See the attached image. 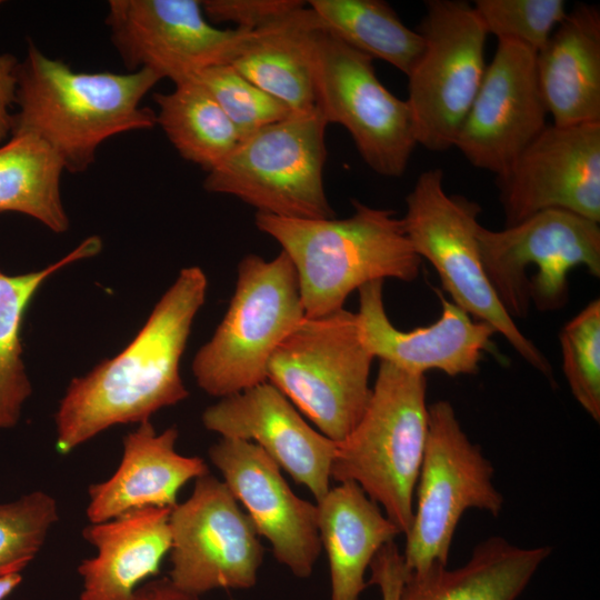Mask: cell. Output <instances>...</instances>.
Masks as SVG:
<instances>
[{
  "label": "cell",
  "instance_id": "obj_30",
  "mask_svg": "<svg viewBox=\"0 0 600 600\" xmlns=\"http://www.w3.org/2000/svg\"><path fill=\"white\" fill-rule=\"evenodd\" d=\"M562 369L582 409L600 421V300L594 299L559 334Z\"/></svg>",
  "mask_w": 600,
  "mask_h": 600
},
{
  "label": "cell",
  "instance_id": "obj_11",
  "mask_svg": "<svg viewBox=\"0 0 600 600\" xmlns=\"http://www.w3.org/2000/svg\"><path fill=\"white\" fill-rule=\"evenodd\" d=\"M423 51L408 76L417 143L431 151L454 147L482 82L488 32L472 4L428 0L417 30Z\"/></svg>",
  "mask_w": 600,
  "mask_h": 600
},
{
  "label": "cell",
  "instance_id": "obj_27",
  "mask_svg": "<svg viewBox=\"0 0 600 600\" xmlns=\"http://www.w3.org/2000/svg\"><path fill=\"white\" fill-rule=\"evenodd\" d=\"M59 156L31 133H12L0 147V212L29 216L56 233L69 229L61 199Z\"/></svg>",
  "mask_w": 600,
  "mask_h": 600
},
{
  "label": "cell",
  "instance_id": "obj_22",
  "mask_svg": "<svg viewBox=\"0 0 600 600\" xmlns=\"http://www.w3.org/2000/svg\"><path fill=\"white\" fill-rule=\"evenodd\" d=\"M536 71L554 126L600 122V11L576 4L536 54Z\"/></svg>",
  "mask_w": 600,
  "mask_h": 600
},
{
  "label": "cell",
  "instance_id": "obj_19",
  "mask_svg": "<svg viewBox=\"0 0 600 600\" xmlns=\"http://www.w3.org/2000/svg\"><path fill=\"white\" fill-rule=\"evenodd\" d=\"M383 282L372 281L358 289L359 337L373 358L417 374L430 370L450 377L478 373L483 354L493 348L491 338L497 331L490 324L440 296L442 309L436 322L399 330L384 309Z\"/></svg>",
  "mask_w": 600,
  "mask_h": 600
},
{
  "label": "cell",
  "instance_id": "obj_18",
  "mask_svg": "<svg viewBox=\"0 0 600 600\" xmlns=\"http://www.w3.org/2000/svg\"><path fill=\"white\" fill-rule=\"evenodd\" d=\"M221 438L251 441L321 500L330 489L337 442L313 429L269 381L221 398L202 413Z\"/></svg>",
  "mask_w": 600,
  "mask_h": 600
},
{
  "label": "cell",
  "instance_id": "obj_17",
  "mask_svg": "<svg viewBox=\"0 0 600 600\" xmlns=\"http://www.w3.org/2000/svg\"><path fill=\"white\" fill-rule=\"evenodd\" d=\"M209 458L277 561L296 577L309 578L322 549L317 504L299 498L279 466L251 441L221 438Z\"/></svg>",
  "mask_w": 600,
  "mask_h": 600
},
{
  "label": "cell",
  "instance_id": "obj_16",
  "mask_svg": "<svg viewBox=\"0 0 600 600\" xmlns=\"http://www.w3.org/2000/svg\"><path fill=\"white\" fill-rule=\"evenodd\" d=\"M536 52L499 40L454 147L476 168L503 173L548 126Z\"/></svg>",
  "mask_w": 600,
  "mask_h": 600
},
{
  "label": "cell",
  "instance_id": "obj_20",
  "mask_svg": "<svg viewBox=\"0 0 600 600\" xmlns=\"http://www.w3.org/2000/svg\"><path fill=\"white\" fill-rule=\"evenodd\" d=\"M178 436L176 427L158 433L150 421L127 433L116 472L89 488L90 523L149 507L173 508L179 490L188 481L209 473L203 459L178 453Z\"/></svg>",
  "mask_w": 600,
  "mask_h": 600
},
{
  "label": "cell",
  "instance_id": "obj_12",
  "mask_svg": "<svg viewBox=\"0 0 600 600\" xmlns=\"http://www.w3.org/2000/svg\"><path fill=\"white\" fill-rule=\"evenodd\" d=\"M373 59L322 27L312 54L316 108L350 133L366 164L384 177L404 173L417 139L410 108L378 79Z\"/></svg>",
  "mask_w": 600,
  "mask_h": 600
},
{
  "label": "cell",
  "instance_id": "obj_31",
  "mask_svg": "<svg viewBox=\"0 0 600 600\" xmlns=\"http://www.w3.org/2000/svg\"><path fill=\"white\" fill-rule=\"evenodd\" d=\"M58 519L56 499L43 491L0 503V576L21 572L39 553Z\"/></svg>",
  "mask_w": 600,
  "mask_h": 600
},
{
  "label": "cell",
  "instance_id": "obj_4",
  "mask_svg": "<svg viewBox=\"0 0 600 600\" xmlns=\"http://www.w3.org/2000/svg\"><path fill=\"white\" fill-rule=\"evenodd\" d=\"M427 379L380 361L368 406L337 442L331 478L356 482L406 534L423 459L429 412Z\"/></svg>",
  "mask_w": 600,
  "mask_h": 600
},
{
  "label": "cell",
  "instance_id": "obj_1",
  "mask_svg": "<svg viewBox=\"0 0 600 600\" xmlns=\"http://www.w3.org/2000/svg\"><path fill=\"white\" fill-rule=\"evenodd\" d=\"M208 288L203 270L182 269L133 340L116 357L74 378L54 416L61 454L116 424L142 423L189 392L180 376L193 320Z\"/></svg>",
  "mask_w": 600,
  "mask_h": 600
},
{
  "label": "cell",
  "instance_id": "obj_24",
  "mask_svg": "<svg viewBox=\"0 0 600 600\" xmlns=\"http://www.w3.org/2000/svg\"><path fill=\"white\" fill-rule=\"evenodd\" d=\"M322 27L306 4L256 30L230 64L291 112H310L316 109L313 43Z\"/></svg>",
  "mask_w": 600,
  "mask_h": 600
},
{
  "label": "cell",
  "instance_id": "obj_13",
  "mask_svg": "<svg viewBox=\"0 0 600 600\" xmlns=\"http://www.w3.org/2000/svg\"><path fill=\"white\" fill-rule=\"evenodd\" d=\"M169 579L181 590L249 589L257 583L263 547L250 517L223 480L207 473L170 512Z\"/></svg>",
  "mask_w": 600,
  "mask_h": 600
},
{
  "label": "cell",
  "instance_id": "obj_8",
  "mask_svg": "<svg viewBox=\"0 0 600 600\" xmlns=\"http://www.w3.org/2000/svg\"><path fill=\"white\" fill-rule=\"evenodd\" d=\"M406 233L421 259L438 272L453 303L502 334L530 366L553 381L544 354L517 327L491 287L480 257L477 232L480 206L450 196L441 169L423 171L406 198Z\"/></svg>",
  "mask_w": 600,
  "mask_h": 600
},
{
  "label": "cell",
  "instance_id": "obj_34",
  "mask_svg": "<svg viewBox=\"0 0 600 600\" xmlns=\"http://www.w3.org/2000/svg\"><path fill=\"white\" fill-rule=\"evenodd\" d=\"M203 12L211 23L232 22L236 28L258 30L307 4L299 0H204Z\"/></svg>",
  "mask_w": 600,
  "mask_h": 600
},
{
  "label": "cell",
  "instance_id": "obj_2",
  "mask_svg": "<svg viewBox=\"0 0 600 600\" xmlns=\"http://www.w3.org/2000/svg\"><path fill=\"white\" fill-rule=\"evenodd\" d=\"M160 80L150 69L73 71L29 42L17 68L11 134L37 136L59 156L64 170L81 173L107 139L157 124L156 113L140 103Z\"/></svg>",
  "mask_w": 600,
  "mask_h": 600
},
{
  "label": "cell",
  "instance_id": "obj_15",
  "mask_svg": "<svg viewBox=\"0 0 600 600\" xmlns=\"http://www.w3.org/2000/svg\"><path fill=\"white\" fill-rule=\"evenodd\" d=\"M506 227L544 210L600 221V122L547 126L497 176Z\"/></svg>",
  "mask_w": 600,
  "mask_h": 600
},
{
  "label": "cell",
  "instance_id": "obj_9",
  "mask_svg": "<svg viewBox=\"0 0 600 600\" xmlns=\"http://www.w3.org/2000/svg\"><path fill=\"white\" fill-rule=\"evenodd\" d=\"M477 239L486 276L512 319L526 318L531 303L561 309L577 267L600 276L599 222L570 211H540L499 231L480 224Z\"/></svg>",
  "mask_w": 600,
  "mask_h": 600
},
{
  "label": "cell",
  "instance_id": "obj_7",
  "mask_svg": "<svg viewBox=\"0 0 600 600\" xmlns=\"http://www.w3.org/2000/svg\"><path fill=\"white\" fill-rule=\"evenodd\" d=\"M320 111L291 113L242 139L207 173L203 188L233 196L257 213L329 219L334 211L323 186L326 129Z\"/></svg>",
  "mask_w": 600,
  "mask_h": 600
},
{
  "label": "cell",
  "instance_id": "obj_36",
  "mask_svg": "<svg viewBox=\"0 0 600 600\" xmlns=\"http://www.w3.org/2000/svg\"><path fill=\"white\" fill-rule=\"evenodd\" d=\"M19 61L12 54H0V142L11 134V108L16 101L17 68Z\"/></svg>",
  "mask_w": 600,
  "mask_h": 600
},
{
  "label": "cell",
  "instance_id": "obj_25",
  "mask_svg": "<svg viewBox=\"0 0 600 600\" xmlns=\"http://www.w3.org/2000/svg\"><path fill=\"white\" fill-rule=\"evenodd\" d=\"M552 548H521L502 537L478 543L461 567L408 572L398 600H516Z\"/></svg>",
  "mask_w": 600,
  "mask_h": 600
},
{
  "label": "cell",
  "instance_id": "obj_35",
  "mask_svg": "<svg viewBox=\"0 0 600 600\" xmlns=\"http://www.w3.org/2000/svg\"><path fill=\"white\" fill-rule=\"evenodd\" d=\"M369 568V583L379 588L382 600H398L408 570L394 541L378 551Z\"/></svg>",
  "mask_w": 600,
  "mask_h": 600
},
{
  "label": "cell",
  "instance_id": "obj_29",
  "mask_svg": "<svg viewBox=\"0 0 600 600\" xmlns=\"http://www.w3.org/2000/svg\"><path fill=\"white\" fill-rule=\"evenodd\" d=\"M327 30L371 59L383 60L407 77L423 51V39L381 0H310Z\"/></svg>",
  "mask_w": 600,
  "mask_h": 600
},
{
  "label": "cell",
  "instance_id": "obj_14",
  "mask_svg": "<svg viewBox=\"0 0 600 600\" xmlns=\"http://www.w3.org/2000/svg\"><path fill=\"white\" fill-rule=\"evenodd\" d=\"M106 23L130 72L150 69L174 84L231 63L256 31L214 27L199 0H111Z\"/></svg>",
  "mask_w": 600,
  "mask_h": 600
},
{
  "label": "cell",
  "instance_id": "obj_5",
  "mask_svg": "<svg viewBox=\"0 0 600 600\" xmlns=\"http://www.w3.org/2000/svg\"><path fill=\"white\" fill-rule=\"evenodd\" d=\"M304 318L298 277L287 253L281 250L271 260L244 256L228 309L193 358L198 386L221 399L267 381L271 356Z\"/></svg>",
  "mask_w": 600,
  "mask_h": 600
},
{
  "label": "cell",
  "instance_id": "obj_10",
  "mask_svg": "<svg viewBox=\"0 0 600 600\" xmlns=\"http://www.w3.org/2000/svg\"><path fill=\"white\" fill-rule=\"evenodd\" d=\"M428 412L413 521L402 553L408 572L448 564L457 526L467 510L498 517L503 507V496L493 484L494 468L467 437L453 406L439 400Z\"/></svg>",
  "mask_w": 600,
  "mask_h": 600
},
{
  "label": "cell",
  "instance_id": "obj_33",
  "mask_svg": "<svg viewBox=\"0 0 600 600\" xmlns=\"http://www.w3.org/2000/svg\"><path fill=\"white\" fill-rule=\"evenodd\" d=\"M472 6L488 34L536 53L568 12L563 0H477Z\"/></svg>",
  "mask_w": 600,
  "mask_h": 600
},
{
  "label": "cell",
  "instance_id": "obj_26",
  "mask_svg": "<svg viewBox=\"0 0 600 600\" xmlns=\"http://www.w3.org/2000/svg\"><path fill=\"white\" fill-rule=\"evenodd\" d=\"M101 248V239L92 236L41 270L16 276L0 270V429L18 423L23 403L32 393L21 343L28 306L48 278L76 261L96 256Z\"/></svg>",
  "mask_w": 600,
  "mask_h": 600
},
{
  "label": "cell",
  "instance_id": "obj_3",
  "mask_svg": "<svg viewBox=\"0 0 600 600\" xmlns=\"http://www.w3.org/2000/svg\"><path fill=\"white\" fill-rule=\"evenodd\" d=\"M347 218L291 219L256 213L257 228L274 239L291 260L307 318L343 308L351 292L391 278L411 282L422 259L391 209L351 201Z\"/></svg>",
  "mask_w": 600,
  "mask_h": 600
},
{
  "label": "cell",
  "instance_id": "obj_38",
  "mask_svg": "<svg viewBox=\"0 0 600 600\" xmlns=\"http://www.w3.org/2000/svg\"><path fill=\"white\" fill-rule=\"evenodd\" d=\"M22 581L21 572L0 576V600H4Z\"/></svg>",
  "mask_w": 600,
  "mask_h": 600
},
{
  "label": "cell",
  "instance_id": "obj_28",
  "mask_svg": "<svg viewBox=\"0 0 600 600\" xmlns=\"http://www.w3.org/2000/svg\"><path fill=\"white\" fill-rule=\"evenodd\" d=\"M156 121L178 153L209 172L241 141L240 134L213 97L196 80L174 84L153 96Z\"/></svg>",
  "mask_w": 600,
  "mask_h": 600
},
{
  "label": "cell",
  "instance_id": "obj_37",
  "mask_svg": "<svg viewBox=\"0 0 600 600\" xmlns=\"http://www.w3.org/2000/svg\"><path fill=\"white\" fill-rule=\"evenodd\" d=\"M131 600H201L178 588L168 577L150 580L134 591Z\"/></svg>",
  "mask_w": 600,
  "mask_h": 600
},
{
  "label": "cell",
  "instance_id": "obj_21",
  "mask_svg": "<svg viewBox=\"0 0 600 600\" xmlns=\"http://www.w3.org/2000/svg\"><path fill=\"white\" fill-rule=\"evenodd\" d=\"M171 509L149 507L87 526L83 538L97 554L78 567L80 600H131L140 583L158 573L170 551Z\"/></svg>",
  "mask_w": 600,
  "mask_h": 600
},
{
  "label": "cell",
  "instance_id": "obj_32",
  "mask_svg": "<svg viewBox=\"0 0 600 600\" xmlns=\"http://www.w3.org/2000/svg\"><path fill=\"white\" fill-rule=\"evenodd\" d=\"M191 79L213 97L241 140L292 113L288 107L246 79L230 63L212 66Z\"/></svg>",
  "mask_w": 600,
  "mask_h": 600
},
{
  "label": "cell",
  "instance_id": "obj_6",
  "mask_svg": "<svg viewBox=\"0 0 600 600\" xmlns=\"http://www.w3.org/2000/svg\"><path fill=\"white\" fill-rule=\"evenodd\" d=\"M373 359L360 340L357 314L342 308L306 317L271 356L267 381L322 434L339 442L368 406Z\"/></svg>",
  "mask_w": 600,
  "mask_h": 600
},
{
  "label": "cell",
  "instance_id": "obj_23",
  "mask_svg": "<svg viewBox=\"0 0 600 600\" xmlns=\"http://www.w3.org/2000/svg\"><path fill=\"white\" fill-rule=\"evenodd\" d=\"M317 501L318 529L330 568V600H359L378 551L401 534L380 506L352 481Z\"/></svg>",
  "mask_w": 600,
  "mask_h": 600
}]
</instances>
